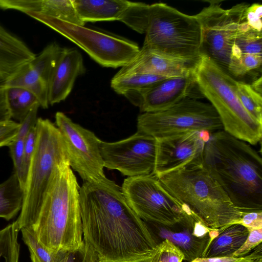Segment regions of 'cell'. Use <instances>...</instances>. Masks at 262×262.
I'll return each mask as SVG.
<instances>
[{"mask_svg": "<svg viewBox=\"0 0 262 262\" xmlns=\"http://www.w3.org/2000/svg\"><path fill=\"white\" fill-rule=\"evenodd\" d=\"M0 9L26 14L37 13L78 26L85 25L79 19L72 0H0Z\"/></svg>", "mask_w": 262, "mask_h": 262, "instance_id": "cell-19", "label": "cell"}, {"mask_svg": "<svg viewBox=\"0 0 262 262\" xmlns=\"http://www.w3.org/2000/svg\"><path fill=\"white\" fill-rule=\"evenodd\" d=\"M121 188L129 207L145 222L168 229L180 226L193 230L195 222H202L173 196L155 174L128 177Z\"/></svg>", "mask_w": 262, "mask_h": 262, "instance_id": "cell-8", "label": "cell"}, {"mask_svg": "<svg viewBox=\"0 0 262 262\" xmlns=\"http://www.w3.org/2000/svg\"><path fill=\"white\" fill-rule=\"evenodd\" d=\"M55 124L63 139L70 167L84 182L106 177L100 150L101 140L62 112L56 113Z\"/></svg>", "mask_w": 262, "mask_h": 262, "instance_id": "cell-12", "label": "cell"}, {"mask_svg": "<svg viewBox=\"0 0 262 262\" xmlns=\"http://www.w3.org/2000/svg\"><path fill=\"white\" fill-rule=\"evenodd\" d=\"M145 223L156 229V234L163 240L167 239L177 246L184 255V260L188 262L201 258L212 240L219 233V229H212L205 236L197 237L192 234V230H191L183 229L181 231L174 232L154 223Z\"/></svg>", "mask_w": 262, "mask_h": 262, "instance_id": "cell-21", "label": "cell"}, {"mask_svg": "<svg viewBox=\"0 0 262 262\" xmlns=\"http://www.w3.org/2000/svg\"><path fill=\"white\" fill-rule=\"evenodd\" d=\"M40 106L39 103L35 105L25 118L20 123L18 133L8 146L13 160L15 173L17 176L23 189L25 183V177L23 170L24 149L26 138L30 128L36 123L37 112Z\"/></svg>", "mask_w": 262, "mask_h": 262, "instance_id": "cell-25", "label": "cell"}, {"mask_svg": "<svg viewBox=\"0 0 262 262\" xmlns=\"http://www.w3.org/2000/svg\"><path fill=\"white\" fill-rule=\"evenodd\" d=\"M143 46L171 57L199 62L201 28L195 15L162 3L149 5Z\"/></svg>", "mask_w": 262, "mask_h": 262, "instance_id": "cell-7", "label": "cell"}, {"mask_svg": "<svg viewBox=\"0 0 262 262\" xmlns=\"http://www.w3.org/2000/svg\"><path fill=\"white\" fill-rule=\"evenodd\" d=\"M54 262H100L91 247L84 241L78 248L57 253Z\"/></svg>", "mask_w": 262, "mask_h": 262, "instance_id": "cell-32", "label": "cell"}, {"mask_svg": "<svg viewBox=\"0 0 262 262\" xmlns=\"http://www.w3.org/2000/svg\"><path fill=\"white\" fill-rule=\"evenodd\" d=\"M20 231L23 240L29 249L32 262H54L57 253H52L46 249L30 229L23 228Z\"/></svg>", "mask_w": 262, "mask_h": 262, "instance_id": "cell-31", "label": "cell"}, {"mask_svg": "<svg viewBox=\"0 0 262 262\" xmlns=\"http://www.w3.org/2000/svg\"><path fill=\"white\" fill-rule=\"evenodd\" d=\"M77 14L87 22L120 21L132 2L126 0H72Z\"/></svg>", "mask_w": 262, "mask_h": 262, "instance_id": "cell-22", "label": "cell"}, {"mask_svg": "<svg viewBox=\"0 0 262 262\" xmlns=\"http://www.w3.org/2000/svg\"><path fill=\"white\" fill-rule=\"evenodd\" d=\"M137 132L156 139L189 132L212 133L223 129L212 105L185 98L159 112L143 113L137 118Z\"/></svg>", "mask_w": 262, "mask_h": 262, "instance_id": "cell-9", "label": "cell"}, {"mask_svg": "<svg viewBox=\"0 0 262 262\" xmlns=\"http://www.w3.org/2000/svg\"><path fill=\"white\" fill-rule=\"evenodd\" d=\"M262 6L260 4L254 3L250 5L246 11V20L252 28L261 32Z\"/></svg>", "mask_w": 262, "mask_h": 262, "instance_id": "cell-37", "label": "cell"}, {"mask_svg": "<svg viewBox=\"0 0 262 262\" xmlns=\"http://www.w3.org/2000/svg\"><path fill=\"white\" fill-rule=\"evenodd\" d=\"M23 189L15 173L0 184V217L6 221L14 218L20 211Z\"/></svg>", "mask_w": 262, "mask_h": 262, "instance_id": "cell-27", "label": "cell"}, {"mask_svg": "<svg viewBox=\"0 0 262 262\" xmlns=\"http://www.w3.org/2000/svg\"><path fill=\"white\" fill-rule=\"evenodd\" d=\"M2 82V81H0V82Z\"/></svg>", "mask_w": 262, "mask_h": 262, "instance_id": "cell-44", "label": "cell"}, {"mask_svg": "<svg viewBox=\"0 0 262 262\" xmlns=\"http://www.w3.org/2000/svg\"><path fill=\"white\" fill-rule=\"evenodd\" d=\"M27 15L76 44L102 67L122 68L129 63L140 50L136 43L120 36L37 13L30 12Z\"/></svg>", "mask_w": 262, "mask_h": 262, "instance_id": "cell-10", "label": "cell"}, {"mask_svg": "<svg viewBox=\"0 0 262 262\" xmlns=\"http://www.w3.org/2000/svg\"><path fill=\"white\" fill-rule=\"evenodd\" d=\"M37 138L23 189L22 207L15 221L20 231L37 214L55 171L69 164L61 135L50 120L37 118Z\"/></svg>", "mask_w": 262, "mask_h": 262, "instance_id": "cell-6", "label": "cell"}, {"mask_svg": "<svg viewBox=\"0 0 262 262\" xmlns=\"http://www.w3.org/2000/svg\"><path fill=\"white\" fill-rule=\"evenodd\" d=\"M236 262H262V246L259 244Z\"/></svg>", "mask_w": 262, "mask_h": 262, "instance_id": "cell-40", "label": "cell"}, {"mask_svg": "<svg viewBox=\"0 0 262 262\" xmlns=\"http://www.w3.org/2000/svg\"><path fill=\"white\" fill-rule=\"evenodd\" d=\"M81 54L74 48H61L51 75L48 93L49 105L64 100L78 76L85 73Z\"/></svg>", "mask_w": 262, "mask_h": 262, "instance_id": "cell-18", "label": "cell"}, {"mask_svg": "<svg viewBox=\"0 0 262 262\" xmlns=\"http://www.w3.org/2000/svg\"><path fill=\"white\" fill-rule=\"evenodd\" d=\"M35 56L22 40L0 24V81L5 82Z\"/></svg>", "mask_w": 262, "mask_h": 262, "instance_id": "cell-20", "label": "cell"}, {"mask_svg": "<svg viewBox=\"0 0 262 262\" xmlns=\"http://www.w3.org/2000/svg\"><path fill=\"white\" fill-rule=\"evenodd\" d=\"M201 258L232 257L247 239L249 229L241 224H232L219 229Z\"/></svg>", "mask_w": 262, "mask_h": 262, "instance_id": "cell-23", "label": "cell"}, {"mask_svg": "<svg viewBox=\"0 0 262 262\" xmlns=\"http://www.w3.org/2000/svg\"><path fill=\"white\" fill-rule=\"evenodd\" d=\"M167 78L154 74L126 72L120 70L112 79L111 86L116 93L124 96L128 93H143Z\"/></svg>", "mask_w": 262, "mask_h": 262, "instance_id": "cell-24", "label": "cell"}, {"mask_svg": "<svg viewBox=\"0 0 262 262\" xmlns=\"http://www.w3.org/2000/svg\"><path fill=\"white\" fill-rule=\"evenodd\" d=\"M61 48L55 42L50 43L32 60L22 66L5 84L30 91L36 97L40 106L47 108L50 81Z\"/></svg>", "mask_w": 262, "mask_h": 262, "instance_id": "cell-16", "label": "cell"}, {"mask_svg": "<svg viewBox=\"0 0 262 262\" xmlns=\"http://www.w3.org/2000/svg\"><path fill=\"white\" fill-rule=\"evenodd\" d=\"M207 2L209 5L194 15L201 28V54L228 74L232 48L250 5L242 3L225 9L221 1Z\"/></svg>", "mask_w": 262, "mask_h": 262, "instance_id": "cell-11", "label": "cell"}, {"mask_svg": "<svg viewBox=\"0 0 262 262\" xmlns=\"http://www.w3.org/2000/svg\"><path fill=\"white\" fill-rule=\"evenodd\" d=\"M198 63L163 55L142 46L132 60L120 70L169 78L189 75L194 72Z\"/></svg>", "mask_w": 262, "mask_h": 262, "instance_id": "cell-17", "label": "cell"}, {"mask_svg": "<svg viewBox=\"0 0 262 262\" xmlns=\"http://www.w3.org/2000/svg\"><path fill=\"white\" fill-rule=\"evenodd\" d=\"M261 76L253 80L251 84H250L251 88L258 94L261 95Z\"/></svg>", "mask_w": 262, "mask_h": 262, "instance_id": "cell-43", "label": "cell"}, {"mask_svg": "<svg viewBox=\"0 0 262 262\" xmlns=\"http://www.w3.org/2000/svg\"><path fill=\"white\" fill-rule=\"evenodd\" d=\"M236 224L250 229L262 228V210L244 212Z\"/></svg>", "mask_w": 262, "mask_h": 262, "instance_id": "cell-38", "label": "cell"}, {"mask_svg": "<svg viewBox=\"0 0 262 262\" xmlns=\"http://www.w3.org/2000/svg\"><path fill=\"white\" fill-rule=\"evenodd\" d=\"M83 241L100 262H148L159 243L127 203L121 188L106 177L79 188Z\"/></svg>", "mask_w": 262, "mask_h": 262, "instance_id": "cell-1", "label": "cell"}, {"mask_svg": "<svg viewBox=\"0 0 262 262\" xmlns=\"http://www.w3.org/2000/svg\"><path fill=\"white\" fill-rule=\"evenodd\" d=\"M6 95L11 118L22 121L30 110L39 103L35 95L30 91L18 86H7Z\"/></svg>", "mask_w": 262, "mask_h": 262, "instance_id": "cell-28", "label": "cell"}, {"mask_svg": "<svg viewBox=\"0 0 262 262\" xmlns=\"http://www.w3.org/2000/svg\"><path fill=\"white\" fill-rule=\"evenodd\" d=\"M20 123L12 120L0 124V147L9 146L16 137Z\"/></svg>", "mask_w": 262, "mask_h": 262, "instance_id": "cell-36", "label": "cell"}, {"mask_svg": "<svg viewBox=\"0 0 262 262\" xmlns=\"http://www.w3.org/2000/svg\"><path fill=\"white\" fill-rule=\"evenodd\" d=\"M261 38V32L251 28L248 25L245 16L239 27L232 48L228 70L242 55H262Z\"/></svg>", "mask_w": 262, "mask_h": 262, "instance_id": "cell-26", "label": "cell"}, {"mask_svg": "<svg viewBox=\"0 0 262 262\" xmlns=\"http://www.w3.org/2000/svg\"><path fill=\"white\" fill-rule=\"evenodd\" d=\"M6 90L5 82H0V124L7 122L12 118L7 102Z\"/></svg>", "mask_w": 262, "mask_h": 262, "instance_id": "cell-39", "label": "cell"}, {"mask_svg": "<svg viewBox=\"0 0 262 262\" xmlns=\"http://www.w3.org/2000/svg\"><path fill=\"white\" fill-rule=\"evenodd\" d=\"M211 229L209 228L202 222H195L192 234L197 237H203L207 235Z\"/></svg>", "mask_w": 262, "mask_h": 262, "instance_id": "cell-42", "label": "cell"}, {"mask_svg": "<svg viewBox=\"0 0 262 262\" xmlns=\"http://www.w3.org/2000/svg\"><path fill=\"white\" fill-rule=\"evenodd\" d=\"M79 188L70 165L59 167L37 214L24 228L52 253L76 249L83 242Z\"/></svg>", "mask_w": 262, "mask_h": 262, "instance_id": "cell-3", "label": "cell"}, {"mask_svg": "<svg viewBox=\"0 0 262 262\" xmlns=\"http://www.w3.org/2000/svg\"><path fill=\"white\" fill-rule=\"evenodd\" d=\"M184 259L181 250L171 241L164 239L158 244L148 262H182Z\"/></svg>", "mask_w": 262, "mask_h": 262, "instance_id": "cell-33", "label": "cell"}, {"mask_svg": "<svg viewBox=\"0 0 262 262\" xmlns=\"http://www.w3.org/2000/svg\"><path fill=\"white\" fill-rule=\"evenodd\" d=\"M158 178L173 196L210 229L235 224L244 212L232 202L204 157Z\"/></svg>", "mask_w": 262, "mask_h": 262, "instance_id": "cell-4", "label": "cell"}, {"mask_svg": "<svg viewBox=\"0 0 262 262\" xmlns=\"http://www.w3.org/2000/svg\"><path fill=\"white\" fill-rule=\"evenodd\" d=\"M209 134L193 131L157 139L154 174L159 178L203 159L205 143Z\"/></svg>", "mask_w": 262, "mask_h": 262, "instance_id": "cell-14", "label": "cell"}, {"mask_svg": "<svg viewBox=\"0 0 262 262\" xmlns=\"http://www.w3.org/2000/svg\"><path fill=\"white\" fill-rule=\"evenodd\" d=\"M204 161L243 212L262 209V159L250 144L222 129L210 133Z\"/></svg>", "mask_w": 262, "mask_h": 262, "instance_id": "cell-2", "label": "cell"}, {"mask_svg": "<svg viewBox=\"0 0 262 262\" xmlns=\"http://www.w3.org/2000/svg\"><path fill=\"white\" fill-rule=\"evenodd\" d=\"M157 148L156 138L138 132L120 141H101L100 146L104 167L128 177L154 174Z\"/></svg>", "mask_w": 262, "mask_h": 262, "instance_id": "cell-13", "label": "cell"}, {"mask_svg": "<svg viewBox=\"0 0 262 262\" xmlns=\"http://www.w3.org/2000/svg\"><path fill=\"white\" fill-rule=\"evenodd\" d=\"M19 231L15 221L0 230V262H18Z\"/></svg>", "mask_w": 262, "mask_h": 262, "instance_id": "cell-29", "label": "cell"}, {"mask_svg": "<svg viewBox=\"0 0 262 262\" xmlns=\"http://www.w3.org/2000/svg\"><path fill=\"white\" fill-rule=\"evenodd\" d=\"M247 239L243 245L232 255V257H243L261 243L262 228L250 229Z\"/></svg>", "mask_w": 262, "mask_h": 262, "instance_id": "cell-34", "label": "cell"}, {"mask_svg": "<svg viewBox=\"0 0 262 262\" xmlns=\"http://www.w3.org/2000/svg\"><path fill=\"white\" fill-rule=\"evenodd\" d=\"M199 89L216 111L223 130L250 145L261 141L262 123L254 119L242 104L236 92V81L202 55L195 69Z\"/></svg>", "mask_w": 262, "mask_h": 262, "instance_id": "cell-5", "label": "cell"}, {"mask_svg": "<svg viewBox=\"0 0 262 262\" xmlns=\"http://www.w3.org/2000/svg\"><path fill=\"white\" fill-rule=\"evenodd\" d=\"M124 96L142 113L166 110L185 98L204 97L194 72L186 76L167 78L143 93H128Z\"/></svg>", "mask_w": 262, "mask_h": 262, "instance_id": "cell-15", "label": "cell"}, {"mask_svg": "<svg viewBox=\"0 0 262 262\" xmlns=\"http://www.w3.org/2000/svg\"><path fill=\"white\" fill-rule=\"evenodd\" d=\"M241 257H222L211 258H199L194 259L190 262H236L238 261Z\"/></svg>", "mask_w": 262, "mask_h": 262, "instance_id": "cell-41", "label": "cell"}, {"mask_svg": "<svg viewBox=\"0 0 262 262\" xmlns=\"http://www.w3.org/2000/svg\"><path fill=\"white\" fill-rule=\"evenodd\" d=\"M236 92L247 112L256 121L262 123V98L250 84L237 80Z\"/></svg>", "mask_w": 262, "mask_h": 262, "instance_id": "cell-30", "label": "cell"}, {"mask_svg": "<svg viewBox=\"0 0 262 262\" xmlns=\"http://www.w3.org/2000/svg\"><path fill=\"white\" fill-rule=\"evenodd\" d=\"M37 138V132L35 125L29 131L25 140L23 156V170L26 179L31 160L33 155ZM26 181V180H25Z\"/></svg>", "mask_w": 262, "mask_h": 262, "instance_id": "cell-35", "label": "cell"}]
</instances>
